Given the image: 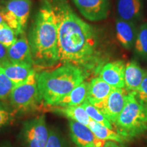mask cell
Listing matches in <instances>:
<instances>
[{
	"instance_id": "d4e9b609",
	"label": "cell",
	"mask_w": 147,
	"mask_h": 147,
	"mask_svg": "<svg viewBox=\"0 0 147 147\" xmlns=\"http://www.w3.org/2000/svg\"><path fill=\"white\" fill-rule=\"evenodd\" d=\"M15 84L8 78V76L0 69V100L8 99Z\"/></svg>"
},
{
	"instance_id": "9a60e30c",
	"label": "cell",
	"mask_w": 147,
	"mask_h": 147,
	"mask_svg": "<svg viewBox=\"0 0 147 147\" xmlns=\"http://www.w3.org/2000/svg\"><path fill=\"white\" fill-rule=\"evenodd\" d=\"M146 71L142 69L136 61H130L127 63L125 68V87L128 92L138 91Z\"/></svg>"
},
{
	"instance_id": "6da1fadb",
	"label": "cell",
	"mask_w": 147,
	"mask_h": 147,
	"mask_svg": "<svg viewBox=\"0 0 147 147\" xmlns=\"http://www.w3.org/2000/svg\"><path fill=\"white\" fill-rule=\"evenodd\" d=\"M47 1L57 27L58 62L76 66L87 73L100 71L102 54L96 30L74 12L67 0Z\"/></svg>"
},
{
	"instance_id": "ffe728a7",
	"label": "cell",
	"mask_w": 147,
	"mask_h": 147,
	"mask_svg": "<svg viewBox=\"0 0 147 147\" xmlns=\"http://www.w3.org/2000/svg\"><path fill=\"white\" fill-rule=\"evenodd\" d=\"M87 126L99 139L105 141H114L119 143H122L124 141L123 138L117 131L94 121L91 120Z\"/></svg>"
},
{
	"instance_id": "5bb4252c",
	"label": "cell",
	"mask_w": 147,
	"mask_h": 147,
	"mask_svg": "<svg viewBox=\"0 0 147 147\" xmlns=\"http://www.w3.org/2000/svg\"><path fill=\"white\" fill-rule=\"evenodd\" d=\"M136 29L134 23L118 19L116 22V36L119 43L126 49L134 47L136 39Z\"/></svg>"
},
{
	"instance_id": "8992f818",
	"label": "cell",
	"mask_w": 147,
	"mask_h": 147,
	"mask_svg": "<svg viewBox=\"0 0 147 147\" xmlns=\"http://www.w3.org/2000/svg\"><path fill=\"white\" fill-rule=\"evenodd\" d=\"M31 7V0H7L0 6L5 23L17 36L25 34Z\"/></svg>"
},
{
	"instance_id": "44dd1931",
	"label": "cell",
	"mask_w": 147,
	"mask_h": 147,
	"mask_svg": "<svg viewBox=\"0 0 147 147\" xmlns=\"http://www.w3.org/2000/svg\"><path fill=\"white\" fill-rule=\"evenodd\" d=\"M134 45L137 54L141 57L147 59V23L140 27Z\"/></svg>"
},
{
	"instance_id": "277c9868",
	"label": "cell",
	"mask_w": 147,
	"mask_h": 147,
	"mask_svg": "<svg viewBox=\"0 0 147 147\" xmlns=\"http://www.w3.org/2000/svg\"><path fill=\"white\" fill-rule=\"evenodd\" d=\"M114 125L124 140L136 138L146 131L147 104L138 98L136 92L127 91L123 109Z\"/></svg>"
},
{
	"instance_id": "30bf717a",
	"label": "cell",
	"mask_w": 147,
	"mask_h": 147,
	"mask_svg": "<svg viewBox=\"0 0 147 147\" xmlns=\"http://www.w3.org/2000/svg\"><path fill=\"white\" fill-rule=\"evenodd\" d=\"M69 133L76 147H104L106 141L99 139L89 127L77 121L69 120Z\"/></svg>"
},
{
	"instance_id": "4dcf8cb0",
	"label": "cell",
	"mask_w": 147,
	"mask_h": 147,
	"mask_svg": "<svg viewBox=\"0 0 147 147\" xmlns=\"http://www.w3.org/2000/svg\"><path fill=\"white\" fill-rule=\"evenodd\" d=\"M0 147H12L10 145H7V144H1L0 145Z\"/></svg>"
},
{
	"instance_id": "484cf974",
	"label": "cell",
	"mask_w": 147,
	"mask_h": 147,
	"mask_svg": "<svg viewBox=\"0 0 147 147\" xmlns=\"http://www.w3.org/2000/svg\"><path fill=\"white\" fill-rule=\"evenodd\" d=\"M45 147H67L65 140L59 132L51 129Z\"/></svg>"
},
{
	"instance_id": "9c48e42d",
	"label": "cell",
	"mask_w": 147,
	"mask_h": 147,
	"mask_svg": "<svg viewBox=\"0 0 147 147\" xmlns=\"http://www.w3.org/2000/svg\"><path fill=\"white\" fill-rule=\"evenodd\" d=\"M82 16L91 21H99L108 17L110 0H72Z\"/></svg>"
},
{
	"instance_id": "f1b7e54d",
	"label": "cell",
	"mask_w": 147,
	"mask_h": 147,
	"mask_svg": "<svg viewBox=\"0 0 147 147\" xmlns=\"http://www.w3.org/2000/svg\"><path fill=\"white\" fill-rule=\"evenodd\" d=\"M104 147H120V146L114 141H106Z\"/></svg>"
},
{
	"instance_id": "ba28073f",
	"label": "cell",
	"mask_w": 147,
	"mask_h": 147,
	"mask_svg": "<svg viewBox=\"0 0 147 147\" xmlns=\"http://www.w3.org/2000/svg\"><path fill=\"white\" fill-rule=\"evenodd\" d=\"M127 91L125 88L113 87L109 95L104 101L95 104L112 125L115 123L123 109Z\"/></svg>"
},
{
	"instance_id": "3957f363",
	"label": "cell",
	"mask_w": 147,
	"mask_h": 147,
	"mask_svg": "<svg viewBox=\"0 0 147 147\" xmlns=\"http://www.w3.org/2000/svg\"><path fill=\"white\" fill-rule=\"evenodd\" d=\"M89 73L71 64L64 63L51 70L37 74L42 102L54 106L64 96L85 80Z\"/></svg>"
},
{
	"instance_id": "603a6c76",
	"label": "cell",
	"mask_w": 147,
	"mask_h": 147,
	"mask_svg": "<svg viewBox=\"0 0 147 147\" xmlns=\"http://www.w3.org/2000/svg\"><path fill=\"white\" fill-rule=\"evenodd\" d=\"M12 108L0 100V129L12 124L15 120L16 113Z\"/></svg>"
},
{
	"instance_id": "52a82bcc",
	"label": "cell",
	"mask_w": 147,
	"mask_h": 147,
	"mask_svg": "<svg viewBox=\"0 0 147 147\" xmlns=\"http://www.w3.org/2000/svg\"><path fill=\"white\" fill-rule=\"evenodd\" d=\"M49 136L45 115L29 119L23 123L21 138L25 147H45Z\"/></svg>"
},
{
	"instance_id": "7a4b0ae2",
	"label": "cell",
	"mask_w": 147,
	"mask_h": 147,
	"mask_svg": "<svg viewBox=\"0 0 147 147\" xmlns=\"http://www.w3.org/2000/svg\"><path fill=\"white\" fill-rule=\"evenodd\" d=\"M28 40L34 66L49 67L57 63V27L54 12L47 0H42Z\"/></svg>"
},
{
	"instance_id": "ac0fdd59",
	"label": "cell",
	"mask_w": 147,
	"mask_h": 147,
	"mask_svg": "<svg viewBox=\"0 0 147 147\" xmlns=\"http://www.w3.org/2000/svg\"><path fill=\"white\" fill-rule=\"evenodd\" d=\"M89 83L84 81L74 88L70 93L64 96L54 106L65 107L81 105L87 100Z\"/></svg>"
},
{
	"instance_id": "2e32d148",
	"label": "cell",
	"mask_w": 147,
	"mask_h": 147,
	"mask_svg": "<svg viewBox=\"0 0 147 147\" xmlns=\"http://www.w3.org/2000/svg\"><path fill=\"white\" fill-rule=\"evenodd\" d=\"M113 87L100 77L93 78L89 82L87 100L92 105H95L106 99Z\"/></svg>"
},
{
	"instance_id": "7c38bea8",
	"label": "cell",
	"mask_w": 147,
	"mask_h": 147,
	"mask_svg": "<svg viewBox=\"0 0 147 147\" xmlns=\"http://www.w3.org/2000/svg\"><path fill=\"white\" fill-rule=\"evenodd\" d=\"M8 58L11 62L34 65L29 40L25 34L22 35L19 38H17L13 45L8 48Z\"/></svg>"
},
{
	"instance_id": "cb8c5ba5",
	"label": "cell",
	"mask_w": 147,
	"mask_h": 147,
	"mask_svg": "<svg viewBox=\"0 0 147 147\" xmlns=\"http://www.w3.org/2000/svg\"><path fill=\"white\" fill-rule=\"evenodd\" d=\"M17 36L6 23L0 25V43L8 48L17 40Z\"/></svg>"
},
{
	"instance_id": "8fae6325",
	"label": "cell",
	"mask_w": 147,
	"mask_h": 147,
	"mask_svg": "<svg viewBox=\"0 0 147 147\" xmlns=\"http://www.w3.org/2000/svg\"><path fill=\"white\" fill-rule=\"evenodd\" d=\"M125 68L122 61L107 63L99 71L100 77L113 87L125 88Z\"/></svg>"
},
{
	"instance_id": "7402d4cb",
	"label": "cell",
	"mask_w": 147,
	"mask_h": 147,
	"mask_svg": "<svg viewBox=\"0 0 147 147\" xmlns=\"http://www.w3.org/2000/svg\"><path fill=\"white\" fill-rule=\"evenodd\" d=\"M81 105L83 106V108L85 110L86 113H87L88 116L91 120H93L98 123L102 124V125L107 127L113 129V125L110 123V121L104 117V115L101 113V111L98 108H97L95 106L92 105L91 103L88 102L87 100H86L82 103Z\"/></svg>"
},
{
	"instance_id": "f546056e",
	"label": "cell",
	"mask_w": 147,
	"mask_h": 147,
	"mask_svg": "<svg viewBox=\"0 0 147 147\" xmlns=\"http://www.w3.org/2000/svg\"><path fill=\"white\" fill-rule=\"evenodd\" d=\"M3 24H5V20L3 18L2 14H1V12H0V25H3Z\"/></svg>"
},
{
	"instance_id": "4fadbf2b",
	"label": "cell",
	"mask_w": 147,
	"mask_h": 147,
	"mask_svg": "<svg viewBox=\"0 0 147 147\" xmlns=\"http://www.w3.org/2000/svg\"><path fill=\"white\" fill-rule=\"evenodd\" d=\"M0 69L15 86L25 81L34 70V65L30 64L15 63L10 61L0 65Z\"/></svg>"
},
{
	"instance_id": "e0dca14e",
	"label": "cell",
	"mask_w": 147,
	"mask_h": 147,
	"mask_svg": "<svg viewBox=\"0 0 147 147\" xmlns=\"http://www.w3.org/2000/svg\"><path fill=\"white\" fill-rule=\"evenodd\" d=\"M141 0H118L117 11L121 19L134 23L141 16Z\"/></svg>"
},
{
	"instance_id": "4316f807",
	"label": "cell",
	"mask_w": 147,
	"mask_h": 147,
	"mask_svg": "<svg viewBox=\"0 0 147 147\" xmlns=\"http://www.w3.org/2000/svg\"><path fill=\"white\" fill-rule=\"evenodd\" d=\"M136 96L141 102L147 104V71L145 72L140 87L136 92Z\"/></svg>"
},
{
	"instance_id": "5b68a950",
	"label": "cell",
	"mask_w": 147,
	"mask_h": 147,
	"mask_svg": "<svg viewBox=\"0 0 147 147\" xmlns=\"http://www.w3.org/2000/svg\"><path fill=\"white\" fill-rule=\"evenodd\" d=\"M9 98L11 106L16 113H28L38 108L42 100L35 69L25 81L13 88Z\"/></svg>"
},
{
	"instance_id": "83f0119b",
	"label": "cell",
	"mask_w": 147,
	"mask_h": 147,
	"mask_svg": "<svg viewBox=\"0 0 147 147\" xmlns=\"http://www.w3.org/2000/svg\"><path fill=\"white\" fill-rule=\"evenodd\" d=\"M8 61V48L0 43V65Z\"/></svg>"
},
{
	"instance_id": "d6986e66",
	"label": "cell",
	"mask_w": 147,
	"mask_h": 147,
	"mask_svg": "<svg viewBox=\"0 0 147 147\" xmlns=\"http://www.w3.org/2000/svg\"><path fill=\"white\" fill-rule=\"evenodd\" d=\"M53 112L63 115L69 119L80 123L88 125L91 121V119L86 113L85 110L82 105L65 106V107H59V106H51Z\"/></svg>"
}]
</instances>
